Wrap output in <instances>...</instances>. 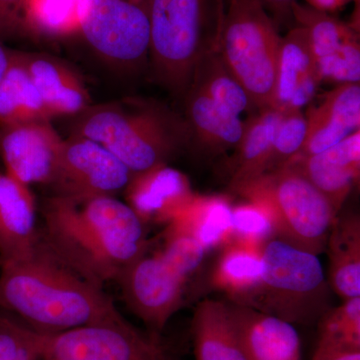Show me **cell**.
<instances>
[{
    "label": "cell",
    "mask_w": 360,
    "mask_h": 360,
    "mask_svg": "<svg viewBox=\"0 0 360 360\" xmlns=\"http://www.w3.org/2000/svg\"><path fill=\"white\" fill-rule=\"evenodd\" d=\"M44 245L80 276L103 286L148 250L146 224L115 196L45 201Z\"/></svg>",
    "instance_id": "1"
},
{
    "label": "cell",
    "mask_w": 360,
    "mask_h": 360,
    "mask_svg": "<svg viewBox=\"0 0 360 360\" xmlns=\"http://www.w3.org/2000/svg\"><path fill=\"white\" fill-rule=\"evenodd\" d=\"M0 309L47 333L124 319L103 286L80 276L40 240L26 257L0 264Z\"/></svg>",
    "instance_id": "2"
},
{
    "label": "cell",
    "mask_w": 360,
    "mask_h": 360,
    "mask_svg": "<svg viewBox=\"0 0 360 360\" xmlns=\"http://www.w3.org/2000/svg\"><path fill=\"white\" fill-rule=\"evenodd\" d=\"M156 80L186 96L201 59L219 51L225 0H144Z\"/></svg>",
    "instance_id": "3"
},
{
    "label": "cell",
    "mask_w": 360,
    "mask_h": 360,
    "mask_svg": "<svg viewBox=\"0 0 360 360\" xmlns=\"http://www.w3.org/2000/svg\"><path fill=\"white\" fill-rule=\"evenodd\" d=\"M71 135L101 144L134 174L167 165L191 142L186 120L150 103L91 104L77 115Z\"/></svg>",
    "instance_id": "4"
},
{
    "label": "cell",
    "mask_w": 360,
    "mask_h": 360,
    "mask_svg": "<svg viewBox=\"0 0 360 360\" xmlns=\"http://www.w3.org/2000/svg\"><path fill=\"white\" fill-rule=\"evenodd\" d=\"M262 279L248 307L293 326H311L331 307V291L317 255L283 239L262 248Z\"/></svg>",
    "instance_id": "5"
},
{
    "label": "cell",
    "mask_w": 360,
    "mask_h": 360,
    "mask_svg": "<svg viewBox=\"0 0 360 360\" xmlns=\"http://www.w3.org/2000/svg\"><path fill=\"white\" fill-rule=\"evenodd\" d=\"M281 41L262 0H225L219 52L258 110L274 108Z\"/></svg>",
    "instance_id": "6"
},
{
    "label": "cell",
    "mask_w": 360,
    "mask_h": 360,
    "mask_svg": "<svg viewBox=\"0 0 360 360\" xmlns=\"http://www.w3.org/2000/svg\"><path fill=\"white\" fill-rule=\"evenodd\" d=\"M233 191L269 210L276 238L317 257L326 251L338 213L330 201L293 168H279Z\"/></svg>",
    "instance_id": "7"
},
{
    "label": "cell",
    "mask_w": 360,
    "mask_h": 360,
    "mask_svg": "<svg viewBox=\"0 0 360 360\" xmlns=\"http://www.w3.org/2000/svg\"><path fill=\"white\" fill-rule=\"evenodd\" d=\"M78 35L106 63L122 70L149 56V21L143 4L127 0H79Z\"/></svg>",
    "instance_id": "8"
},
{
    "label": "cell",
    "mask_w": 360,
    "mask_h": 360,
    "mask_svg": "<svg viewBox=\"0 0 360 360\" xmlns=\"http://www.w3.org/2000/svg\"><path fill=\"white\" fill-rule=\"evenodd\" d=\"M37 338L44 360H174L160 335H143L125 319L61 333L37 331Z\"/></svg>",
    "instance_id": "9"
},
{
    "label": "cell",
    "mask_w": 360,
    "mask_h": 360,
    "mask_svg": "<svg viewBox=\"0 0 360 360\" xmlns=\"http://www.w3.org/2000/svg\"><path fill=\"white\" fill-rule=\"evenodd\" d=\"M132 174L101 144L77 135L63 139L56 179L58 195L72 198L115 196L124 191Z\"/></svg>",
    "instance_id": "10"
},
{
    "label": "cell",
    "mask_w": 360,
    "mask_h": 360,
    "mask_svg": "<svg viewBox=\"0 0 360 360\" xmlns=\"http://www.w3.org/2000/svg\"><path fill=\"white\" fill-rule=\"evenodd\" d=\"M117 281L127 307L153 335H160L184 304L187 283L167 266L158 251L143 253Z\"/></svg>",
    "instance_id": "11"
},
{
    "label": "cell",
    "mask_w": 360,
    "mask_h": 360,
    "mask_svg": "<svg viewBox=\"0 0 360 360\" xmlns=\"http://www.w3.org/2000/svg\"><path fill=\"white\" fill-rule=\"evenodd\" d=\"M63 143L51 120L0 127V156L6 174L27 186H52Z\"/></svg>",
    "instance_id": "12"
},
{
    "label": "cell",
    "mask_w": 360,
    "mask_h": 360,
    "mask_svg": "<svg viewBox=\"0 0 360 360\" xmlns=\"http://www.w3.org/2000/svg\"><path fill=\"white\" fill-rule=\"evenodd\" d=\"M224 302L248 360H302V338L295 326L248 305Z\"/></svg>",
    "instance_id": "13"
},
{
    "label": "cell",
    "mask_w": 360,
    "mask_h": 360,
    "mask_svg": "<svg viewBox=\"0 0 360 360\" xmlns=\"http://www.w3.org/2000/svg\"><path fill=\"white\" fill-rule=\"evenodd\" d=\"M284 167L302 174L340 213L360 175V130L316 155L295 158Z\"/></svg>",
    "instance_id": "14"
},
{
    "label": "cell",
    "mask_w": 360,
    "mask_h": 360,
    "mask_svg": "<svg viewBox=\"0 0 360 360\" xmlns=\"http://www.w3.org/2000/svg\"><path fill=\"white\" fill-rule=\"evenodd\" d=\"M124 193L127 205L146 224H167L195 194L186 175L167 165L132 175Z\"/></svg>",
    "instance_id": "15"
},
{
    "label": "cell",
    "mask_w": 360,
    "mask_h": 360,
    "mask_svg": "<svg viewBox=\"0 0 360 360\" xmlns=\"http://www.w3.org/2000/svg\"><path fill=\"white\" fill-rule=\"evenodd\" d=\"M305 118L304 142L295 158L316 155L360 130V84L336 85L319 104L310 106Z\"/></svg>",
    "instance_id": "16"
},
{
    "label": "cell",
    "mask_w": 360,
    "mask_h": 360,
    "mask_svg": "<svg viewBox=\"0 0 360 360\" xmlns=\"http://www.w3.org/2000/svg\"><path fill=\"white\" fill-rule=\"evenodd\" d=\"M321 84L307 33L300 26L293 25L281 37L274 108L302 110L311 103Z\"/></svg>",
    "instance_id": "17"
},
{
    "label": "cell",
    "mask_w": 360,
    "mask_h": 360,
    "mask_svg": "<svg viewBox=\"0 0 360 360\" xmlns=\"http://www.w3.org/2000/svg\"><path fill=\"white\" fill-rule=\"evenodd\" d=\"M39 243L30 186L0 174V264L26 257Z\"/></svg>",
    "instance_id": "18"
},
{
    "label": "cell",
    "mask_w": 360,
    "mask_h": 360,
    "mask_svg": "<svg viewBox=\"0 0 360 360\" xmlns=\"http://www.w3.org/2000/svg\"><path fill=\"white\" fill-rule=\"evenodd\" d=\"M22 56L51 118L77 116L91 105L84 80L65 61L35 52H22Z\"/></svg>",
    "instance_id": "19"
},
{
    "label": "cell",
    "mask_w": 360,
    "mask_h": 360,
    "mask_svg": "<svg viewBox=\"0 0 360 360\" xmlns=\"http://www.w3.org/2000/svg\"><path fill=\"white\" fill-rule=\"evenodd\" d=\"M186 122L191 141L208 155H219L238 146L245 122L195 87L186 94Z\"/></svg>",
    "instance_id": "20"
},
{
    "label": "cell",
    "mask_w": 360,
    "mask_h": 360,
    "mask_svg": "<svg viewBox=\"0 0 360 360\" xmlns=\"http://www.w3.org/2000/svg\"><path fill=\"white\" fill-rule=\"evenodd\" d=\"M262 248L234 238L222 246L210 274L212 290L224 293L227 302L248 305L262 279Z\"/></svg>",
    "instance_id": "21"
},
{
    "label": "cell",
    "mask_w": 360,
    "mask_h": 360,
    "mask_svg": "<svg viewBox=\"0 0 360 360\" xmlns=\"http://www.w3.org/2000/svg\"><path fill=\"white\" fill-rule=\"evenodd\" d=\"M328 283L345 300L360 296V217L347 213L335 217L326 243Z\"/></svg>",
    "instance_id": "22"
},
{
    "label": "cell",
    "mask_w": 360,
    "mask_h": 360,
    "mask_svg": "<svg viewBox=\"0 0 360 360\" xmlns=\"http://www.w3.org/2000/svg\"><path fill=\"white\" fill-rule=\"evenodd\" d=\"M281 111L264 108L245 122L243 137L229 162L231 188L243 186L266 172Z\"/></svg>",
    "instance_id": "23"
},
{
    "label": "cell",
    "mask_w": 360,
    "mask_h": 360,
    "mask_svg": "<svg viewBox=\"0 0 360 360\" xmlns=\"http://www.w3.org/2000/svg\"><path fill=\"white\" fill-rule=\"evenodd\" d=\"M191 333L195 360H248L232 328L224 300L206 298L198 303Z\"/></svg>",
    "instance_id": "24"
},
{
    "label": "cell",
    "mask_w": 360,
    "mask_h": 360,
    "mask_svg": "<svg viewBox=\"0 0 360 360\" xmlns=\"http://www.w3.org/2000/svg\"><path fill=\"white\" fill-rule=\"evenodd\" d=\"M51 120L22 52L9 51V63L0 80V127L34 120Z\"/></svg>",
    "instance_id": "25"
},
{
    "label": "cell",
    "mask_w": 360,
    "mask_h": 360,
    "mask_svg": "<svg viewBox=\"0 0 360 360\" xmlns=\"http://www.w3.org/2000/svg\"><path fill=\"white\" fill-rule=\"evenodd\" d=\"M232 207L226 196L194 194L193 200L172 220L184 224L210 252L231 240Z\"/></svg>",
    "instance_id": "26"
},
{
    "label": "cell",
    "mask_w": 360,
    "mask_h": 360,
    "mask_svg": "<svg viewBox=\"0 0 360 360\" xmlns=\"http://www.w3.org/2000/svg\"><path fill=\"white\" fill-rule=\"evenodd\" d=\"M316 324L317 340L312 360L360 352V296L331 307Z\"/></svg>",
    "instance_id": "27"
},
{
    "label": "cell",
    "mask_w": 360,
    "mask_h": 360,
    "mask_svg": "<svg viewBox=\"0 0 360 360\" xmlns=\"http://www.w3.org/2000/svg\"><path fill=\"white\" fill-rule=\"evenodd\" d=\"M79 0H27L21 37L60 40L78 35Z\"/></svg>",
    "instance_id": "28"
},
{
    "label": "cell",
    "mask_w": 360,
    "mask_h": 360,
    "mask_svg": "<svg viewBox=\"0 0 360 360\" xmlns=\"http://www.w3.org/2000/svg\"><path fill=\"white\" fill-rule=\"evenodd\" d=\"M191 86L200 89L215 103L240 116L255 108L246 90L225 65L219 51L201 59Z\"/></svg>",
    "instance_id": "29"
},
{
    "label": "cell",
    "mask_w": 360,
    "mask_h": 360,
    "mask_svg": "<svg viewBox=\"0 0 360 360\" xmlns=\"http://www.w3.org/2000/svg\"><path fill=\"white\" fill-rule=\"evenodd\" d=\"M158 253L167 266L188 284L202 266L208 252L184 224L172 220L167 225L162 246Z\"/></svg>",
    "instance_id": "30"
},
{
    "label": "cell",
    "mask_w": 360,
    "mask_h": 360,
    "mask_svg": "<svg viewBox=\"0 0 360 360\" xmlns=\"http://www.w3.org/2000/svg\"><path fill=\"white\" fill-rule=\"evenodd\" d=\"M305 134L307 118L302 110L281 111L265 174L276 172L292 160L302 148Z\"/></svg>",
    "instance_id": "31"
},
{
    "label": "cell",
    "mask_w": 360,
    "mask_h": 360,
    "mask_svg": "<svg viewBox=\"0 0 360 360\" xmlns=\"http://www.w3.org/2000/svg\"><path fill=\"white\" fill-rule=\"evenodd\" d=\"M276 236V227L269 210L257 201L232 207V238L264 245Z\"/></svg>",
    "instance_id": "32"
},
{
    "label": "cell",
    "mask_w": 360,
    "mask_h": 360,
    "mask_svg": "<svg viewBox=\"0 0 360 360\" xmlns=\"http://www.w3.org/2000/svg\"><path fill=\"white\" fill-rule=\"evenodd\" d=\"M39 359L37 330L0 314V360Z\"/></svg>",
    "instance_id": "33"
},
{
    "label": "cell",
    "mask_w": 360,
    "mask_h": 360,
    "mask_svg": "<svg viewBox=\"0 0 360 360\" xmlns=\"http://www.w3.org/2000/svg\"><path fill=\"white\" fill-rule=\"evenodd\" d=\"M26 1L27 0H0V41L21 37Z\"/></svg>",
    "instance_id": "34"
},
{
    "label": "cell",
    "mask_w": 360,
    "mask_h": 360,
    "mask_svg": "<svg viewBox=\"0 0 360 360\" xmlns=\"http://www.w3.org/2000/svg\"><path fill=\"white\" fill-rule=\"evenodd\" d=\"M296 1L298 0H262L277 26L292 21L291 8Z\"/></svg>",
    "instance_id": "35"
},
{
    "label": "cell",
    "mask_w": 360,
    "mask_h": 360,
    "mask_svg": "<svg viewBox=\"0 0 360 360\" xmlns=\"http://www.w3.org/2000/svg\"><path fill=\"white\" fill-rule=\"evenodd\" d=\"M304 1L305 4L311 8L333 14L345 8L352 2H359V0H304Z\"/></svg>",
    "instance_id": "36"
},
{
    "label": "cell",
    "mask_w": 360,
    "mask_h": 360,
    "mask_svg": "<svg viewBox=\"0 0 360 360\" xmlns=\"http://www.w3.org/2000/svg\"><path fill=\"white\" fill-rule=\"evenodd\" d=\"M9 63V51L0 41V80L6 72Z\"/></svg>",
    "instance_id": "37"
},
{
    "label": "cell",
    "mask_w": 360,
    "mask_h": 360,
    "mask_svg": "<svg viewBox=\"0 0 360 360\" xmlns=\"http://www.w3.org/2000/svg\"><path fill=\"white\" fill-rule=\"evenodd\" d=\"M326 360H360V352H354V354H347L336 355Z\"/></svg>",
    "instance_id": "38"
},
{
    "label": "cell",
    "mask_w": 360,
    "mask_h": 360,
    "mask_svg": "<svg viewBox=\"0 0 360 360\" xmlns=\"http://www.w3.org/2000/svg\"><path fill=\"white\" fill-rule=\"evenodd\" d=\"M127 1L134 2L136 4H143L144 0H127Z\"/></svg>",
    "instance_id": "39"
}]
</instances>
